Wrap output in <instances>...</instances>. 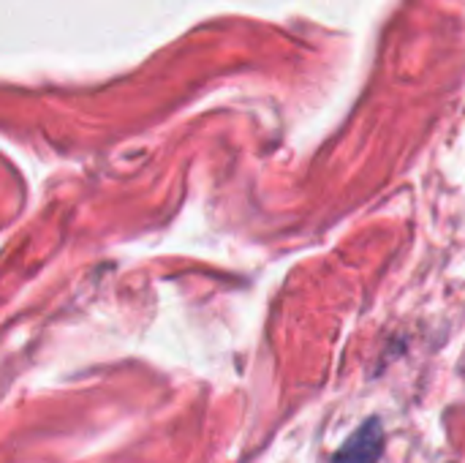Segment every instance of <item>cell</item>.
<instances>
[{"mask_svg":"<svg viewBox=\"0 0 465 463\" xmlns=\"http://www.w3.org/2000/svg\"><path fill=\"white\" fill-rule=\"evenodd\" d=\"M384 450V431H381V420L371 418L368 423H362V428L335 453L332 463H376L381 458Z\"/></svg>","mask_w":465,"mask_h":463,"instance_id":"obj_1","label":"cell"}]
</instances>
